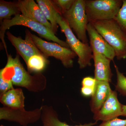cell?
Masks as SVG:
<instances>
[{
	"mask_svg": "<svg viewBox=\"0 0 126 126\" xmlns=\"http://www.w3.org/2000/svg\"><path fill=\"white\" fill-rule=\"evenodd\" d=\"M89 23L113 49L118 60L126 59V35L115 19Z\"/></svg>",
	"mask_w": 126,
	"mask_h": 126,
	"instance_id": "6da1fadb",
	"label": "cell"
},
{
	"mask_svg": "<svg viewBox=\"0 0 126 126\" xmlns=\"http://www.w3.org/2000/svg\"><path fill=\"white\" fill-rule=\"evenodd\" d=\"M7 63L5 67L0 69V77L10 80L14 85L30 89L34 84L45 78L41 74L32 76L27 72L21 63L19 55L15 58L7 54Z\"/></svg>",
	"mask_w": 126,
	"mask_h": 126,
	"instance_id": "7a4b0ae2",
	"label": "cell"
},
{
	"mask_svg": "<svg viewBox=\"0 0 126 126\" xmlns=\"http://www.w3.org/2000/svg\"><path fill=\"white\" fill-rule=\"evenodd\" d=\"M21 25L29 27L35 32L40 36L48 41H52L54 43L70 49L67 42L60 39L55 34L46 26L40 23L27 18L22 14L17 15L10 20H4L0 23V38L4 44L6 51L7 48L4 40V34L6 30L14 26Z\"/></svg>",
	"mask_w": 126,
	"mask_h": 126,
	"instance_id": "3957f363",
	"label": "cell"
},
{
	"mask_svg": "<svg viewBox=\"0 0 126 126\" xmlns=\"http://www.w3.org/2000/svg\"><path fill=\"white\" fill-rule=\"evenodd\" d=\"M57 24L64 33L70 49L78 56L79 67L83 69L92 65L91 60L93 59L92 50L88 43H84L79 40L74 33L65 20L59 13L56 16Z\"/></svg>",
	"mask_w": 126,
	"mask_h": 126,
	"instance_id": "277c9868",
	"label": "cell"
},
{
	"mask_svg": "<svg viewBox=\"0 0 126 126\" xmlns=\"http://www.w3.org/2000/svg\"><path fill=\"white\" fill-rule=\"evenodd\" d=\"M61 16L77 38L83 43H88L87 29L89 22L86 13L85 0H75L70 9Z\"/></svg>",
	"mask_w": 126,
	"mask_h": 126,
	"instance_id": "5b68a950",
	"label": "cell"
},
{
	"mask_svg": "<svg viewBox=\"0 0 126 126\" xmlns=\"http://www.w3.org/2000/svg\"><path fill=\"white\" fill-rule=\"evenodd\" d=\"M123 2V0H85L89 22L115 19Z\"/></svg>",
	"mask_w": 126,
	"mask_h": 126,
	"instance_id": "8992f818",
	"label": "cell"
},
{
	"mask_svg": "<svg viewBox=\"0 0 126 126\" xmlns=\"http://www.w3.org/2000/svg\"><path fill=\"white\" fill-rule=\"evenodd\" d=\"M31 35L35 45L47 58L52 56L60 60L65 67H73V59L77 55L70 49L56 43L45 41L33 34L31 33Z\"/></svg>",
	"mask_w": 126,
	"mask_h": 126,
	"instance_id": "52a82bcc",
	"label": "cell"
},
{
	"mask_svg": "<svg viewBox=\"0 0 126 126\" xmlns=\"http://www.w3.org/2000/svg\"><path fill=\"white\" fill-rule=\"evenodd\" d=\"M25 34V38L24 40L20 37L15 36L9 31L6 33L9 41L26 63L32 56L35 54L44 55L35 45L32 38L31 33L29 30H26Z\"/></svg>",
	"mask_w": 126,
	"mask_h": 126,
	"instance_id": "ba28073f",
	"label": "cell"
},
{
	"mask_svg": "<svg viewBox=\"0 0 126 126\" xmlns=\"http://www.w3.org/2000/svg\"><path fill=\"white\" fill-rule=\"evenodd\" d=\"M123 106L118 101L116 91L112 90L101 108L94 114V119L107 122L122 116Z\"/></svg>",
	"mask_w": 126,
	"mask_h": 126,
	"instance_id": "9c48e42d",
	"label": "cell"
},
{
	"mask_svg": "<svg viewBox=\"0 0 126 126\" xmlns=\"http://www.w3.org/2000/svg\"><path fill=\"white\" fill-rule=\"evenodd\" d=\"M40 112V109L27 111L25 109L1 108L0 119L16 122L22 126H26L28 124L33 123L38 120L40 115L39 113Z\"/></svg>",
	"mask_w": 126,
	"mask_h": 126,
	"instance_id": "30bf717a",
	"label": "cell"
},
{
	"mask_svg": "<svg viewBox=\"0 0 126 126\" xmlns=\"http://www.w3.org/2000/svg\"><path fill=\"white\" fill-rule=\"evenodd\" d=\"M87 31L92 51L103 54L111 61H113L116 57L115 50L97 32L91 23H89Z\"/></svg>",
	"mask_w": 126,
	"mask_h": 126,
	"instance_id": "8fae6325",
	"label": "cell"
},
{
	"mask_svg": "<svg viewBox=\"0 0 126 126\" xmlns=\"http://www.w3.org/2000/svg\"><path fill=\"white\" fill-rule=\"evenodd\" d=\"M18 2L21 14L44 25L53 32L51 24L46 18L39 5L34 1L19 0Z\"/></svg>",
	"mask_w": 126,
	"mask_h": 126,
	"instance_id": "7c38bea8",
	"label": "cell"
},
{
	"mask_svg": "<svg viewBox=\"0 0 126 126\" xmlns=\"http://www.w3.org/2000/svg\"><path fill=\"white\" fill-rule=\"evenodd\" d=\"M94 61V78L97 81L111 82L113 74L110 68L109 59L103 55L92 51Z\"/></svg>",
	"mask_w": 126,
	"mask_h": 126,
	"instance_id": "4fadbf2b",
	"label": "cell"
},
{
	"mask_svg": "<svg viewBox=\"0 0 126 126\" xmlns=\"http://www.w3.org/2000/svg\"><path fill=\"white\" fill-rule=\"evenodd\" d=\"M109 83L107 81L97 80L94 93L90 102V109L94 114L101 109L107 99L112 90Z\"/></svg>",
	"mask_w": 126,
	"mask_h": 126,
	"instance_id": "5bb4252c",
	"label": "cell"
},
{
	"mask_svg": "<svg viewBox=\"0 0 126 126\" xmlns=\"http://www.w3.org/2000/svg\"><path fill=\"white\" fill-rule=\"evenodd\" d=\"M25 97L20 89H13L1 95L0 102L9 108L24 110Z\"/></svg>",
	"mask_w": 126,
	"mask_h": 126,
	"instance_id": "9a60e30c",
	"label": "cell"
},
{
	"mask_svg": "<svg viewBox=\"0 0 126 126\" xmlns=\"http://www.w3.org/2000/svg\"><path fill=\"white\" fill-rule=\"evenodd\" d=\"M36 2L46 18L51 24L52 31L55 34L58 28L59 25L56 21V16L59 13L53 1L50 0H36Z\"/></svg>",
	"mask_w": 126,
	"mask_h": 126,
	"instance_id": "2e32d148",
	"label": "cell"
},
{
	"mask_svg": "<svg viewBox=\"0 0 126 126\" xmlns=\"http://www.w3.org/2000/svg\"><path fill=\"white\" fill-rule=\"evenodd\" d=\"M20 9L17 1H0V22L11 19L12 16L21 14Z\"/></svg>",
	"mask_w": 126,
	"mask_h": 126,
	"instance_id": "e0dca14e",
	"label": "cell"
},
{
	"mask_svg": "<svg viewBox=\"0 0 126 126\" xmlns=\"http://www.w3.org/2000/svg\"><path fill=\"white\" fill-rule=\"evenodd\" d=\"M48 61L42 54H35L28 60L26 64L29 72L39 73L45 69Z\"/></svg>",
	"mask_w": 126,
	"mask_h": 126,
	"instance_id": "ac0fdd59",
	"label": "cell"
},
{
	"mask_svg": "<svg viewBox=\"0 0 126 126\" xmlns=\"http://www.w3.org/2000/svg\"><path fill=\"white\" fill-rule=\"evenodd\" d=\"M42 120L44 125L47 126H93L97 123V122L95 121L94 122H90L83 125L69 126L65 123L60 121L55 115L49 111L46 112L45 115H43Z\"/></svg>",
	"mask_w": 126,
	"mask_h": 126,
	"instance_id": "d6986e66",
	"label": "cell"
},
{
	"mask_svg": "<svg viewBox=\"0 0 126 126\" xmlns=\"http://www.w3.org/2000/svg\"><path fill=\"white\" fill-rule=\"evenodd\" d=\"M114 66L117 77L115 90L121 95L126 96V77L119 71L117 65L115 64Z\"/></svg>",
	"mask_w": 126,
	"mask_h": 126,
	"instance_id": "ffe728a7",
	"label": "cell"
},
{
	"mask_svg": "<svg viewBox=\"0 0 126 126\" xmlns=\"http://www.w3.org/2000/svg\"><path fill=\"white\" fill-rule=\"evenodd\" d=\"M123 4L115 19L126 35V0H123Z\"/></svg>",
	"mask_w": 126,
	"mask_h": 126,
	"instance_id": "44dd1931",
	"label": "cell"
},
{
	"mask_svg": "<svg viewBox=\"0 0 126 126\" xmlns=\"http://www.w3.org/2000/svg\"><path fill=\"white\" fill-rule=\"evenodd\" d=\"M52 1L59 14L62 16L70 9L75 0H53Z\"/></svg>",
	"mask_w": 126,
	"mask_h": 126,
	"instance_id": "7402d4cb",
	"label": "cell"
},
{
	"mask_svg": "<svg viewBox=\"0 0 126 126\" xmlns=\"http://www.w3.org/2000/svg\"><path fill=\"white\" fill-rule=\"evenodd\" d=\"M13 85L11 81L0 77V90L1 94L14 89Z\"/></svg>",
	"mask_w": 126,
	"mask_h": 126,
	"instance_id": "603a6c76",
	"label": "cell"
},
{
	"mask_svg": "<svg viewBox=\"0 0 126 126\" xmlns=\"http://www.w3.org/2000/svg\"><path fill=\"white\" fill-rule=\"evenodd\" d=\"M97 126H126V119H122L116 118L108 121L102 122Z\"/></svg>",
	"mask_w": 126,
	"mask_h": 126,
	"instance_id": "cb8c5ba5",
	"label": "cell"
},
{
	"mask_svg": "<svg viewBox=\"0 0 126 126\" xmlns=\"http://www.w3.org/2000/svg\"><path fill=\"white\" fill-rule=\"evenodd\" d=\"M97 80L94 78L90 77H84L82 80V87L94 88Z\"/></svg>",
	"mask_w": 126,
	"mask_h": 126,
	"instance_id": "d4e9b609",
	"label": "cell"
},
{
	"mask_svg": "<svg viewBox=\"0 0 126 126\" xmlns=\"http://www.w3.org/2000/svg\"><path fill=\"white\" fill-rule=\"evenodd\" d=\"M94 88L82 87L81 89V93L83 96L85 97L91 96L94 93Z\"/></svg>",
	"mask_w": 126,
	"mask_h": 126,
	"instance_id": "484cf974",
	"label": "cell"
},
{
	"mask_svg": "<svg viewBox=\"0 0 126 126\" xmlns=\"http://www.w3.org/2000/svg\"><path fill=\"white\" fill-rule=\"evenodd\" d=\"M122 116L126 117V105L123 106V112Z\"/></svg>",
	"mask_w": 126,
	"mask_h": 126,
	"instance_id": "4316f807",
	"label": "cell"
},
{
	"mask_svg": "<svg viewBox=\"0 0 126 126\" xmlns=\"http://www.w3.org/2000/svg\"><path fill=\"white\" fill-rule=\"evenodd\" d=\"M0 126H3V125H1Z\"/></svg>",
	"mask_w": 126,
	"mask_h": 126,
	"instance_id": "83f0119b",
	"label": "cell"
},
{
	"mask_svg": "<svg viewBox=\"0 0 126 126\" xmlns=\"http://www.w3.org/2000/svg\"><path fill=\"white\" fill-rule=\"evenodd\" d=\"M45 126V125H44V126Z\"/></svg>",
	"mask_w": 126,
	"mask_h": 126,
	"instance_id": "f1b7e54d",
	"label": "cell"
}]
</instances>
